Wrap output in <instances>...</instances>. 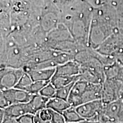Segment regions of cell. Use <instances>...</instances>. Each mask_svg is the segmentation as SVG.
<instances>
[{
	"instance_id": "5",
	"label": "cell",
	"mask_w": 123,
	"mask_h": 123,
	"mask_svg": "<svg viewBox=\"0 0 123 123\" xmlns=\"http://www.w3.org/2000/svg\"><path fill=\"white\" fill-rule=\"evenodd\" d=\"M1 92L6 99L9 106L14 104L26 103L33 96L30 92L16 88L1 91Z\"/></svg>"
},
{
	"instance_id": "6",
	"label": "cell",
	"mask_w": 123,
	"mask_h": 123,
	"mask_svg": "<svg viewBox=\"0 0 123 123\" xmlns=\"http://www.w3.org/2000/svg\"><path fill=\"white\" fill-rule=\"evenodd\" d=\"M88 83L82 80L75 81L72 88L71 91L67 101L71 107H77L81 105L82 96L85 92Z\"/></svg>"
},
{
	"instance_id": "20",
	"label": "cell",
	"mask_w": 123,
	"mask_h": 123,
	"mask_svg": "<svg viewBox=\"0 0 123 123\" xmlns=\"http://www.w3.org/2000/svg\"><path fill=\"white\" fill-rule=\"evenodd\" d=\"M74 83L75 82L72 83L68 84V85L57 89L55 97H57V98H59L60 99L67 101Z\"/></svg>"
},
{
	"instance_id": "29",
	"label": "cell",
	"mask_w": 123,
	"mask_h": 123,
	"mask_svg": "<svg viewBox=\"0 0 123 123\" xmlns=\"http://www.w3.org/2000/svg\"><path fill=\"white\" fill-rule=\"evenodd\" d=\"M101 123H116V122H115L114 121L111 120H110V119H107Z\"/></svg>"
},
{
	"instance_id": "15",
	"label": "cell",
	"mask_w": 123,
	"mask_h": 123,
	"mask_svg": "<svg viewBox=\"0 0 123 123\" xmlns=\"http://www.w3.org/2000/svg\"><path fill=\"white\" fill-rule=\"evenodd\" d=\"M80 76H61V75H54L51 80L50 83L56 89H59L62 87H64L72 83L79 80Z\"/></svg>"
},
{
	"instance_id": "31",
	"label": "cell",
	"mask_w": 123,
	"mask_h": 123,
	"mask_svg": "<svg viewBox=\"0 0 123 123\" xmlns=\"http://www.w3.org/2000/svg\"><path fill=\"white\" fill-rule=\"evenodd\" d=\"M14 2H20V1H22V0H13Z\"/></svg>"
},
{
	"instance_id": "8",
	"label": "cell",
	"mask_w": 123,
	"mask_h": 123,
	"mask_svg": "<svg viewBox=\"0 0 123 123\" xmlns=\"http://www.w3.org/2000/svg\"><path fill=\"white\" fill-rule=\"evenodd\" d=\"M41 27L45 33L49 32L57 27L59 24V16L57 13L47 11L40 18Z\"/></svg>"
},
{
	"instance_id": "24",
	"label": "cell",
	"mask_w": 123,
	"mask_h": 123,
	"mask_svg": "<svg viewBox=\"0 0 123 123\" xmlns=\"http://www.w3.org/2000/svg\"><path fill=\"white\" fill-rule=\"evenodd\" d=\"M18 123H35L34 115L27 113L18 118Z\"/></svg>"
},
{
	"instance_id": "23",
	"label": "cell",
	"mask_w": 123,
	"mask_h": 123,
	"mask_svg": "<svg viewBox=\"0 0 123 123\" xmlns=\"http://www.w3.org/2000/svg\"><path fill=\"white\" fill-rule=\"evenodd\" d=\"M0 4L1 12L11 15L14 5V2L13 0H0Z\"/></svg>"
},
{
	"instance_id": "21",
	"label": "cell",
	"mask_w": 123,
	"mask_h": 123,
	"mask_svg": "<svg viewBox=\"0 0 123 123\" xmlns=\"http://www.w3.org/2000/svg\"><path fill=\"white\" fill-rule=\"evenodd\" d=\"M50 81H33V83L31 84L27 92H30L33 95L38 94L39 92L44 88Z\"/></svg>"
},
{
	"instance_id": "16",
	"label": "cell",
	"mask_w": 123,
	"mask_h": 123,
	"mask_svg": "<svg viewBox=\"0 0 123 123\" xmlns=\"http://www.w3.org/2000/svg\"><path fill=\"white\" fill-rule=\"evenodd\" d=\"M70 107L68 101L57 97L50 98L47 104V108L61 113Z\"/></svg>"
},
{
	"instance_id": "18",
	"label": "cell",
	"mask_w": 123,
	"mask_h": 123,
	"mask_svg": "<svg viewBox=\"0 0 123 123\" xmlns=\"http://www.w3.org/2000/svg\"><path fill=\"white\" fill-rule=\"evenodd\" d=\"M35 123H52V111L48 108L42 109L34 114Z\"/></svg>"
},
{
	"instance_id": "2",
	"label": "cell",
	"mask_w": 123,
	"mask_h": 123,
	"mask_svg": "<svg viewBox=\"0 0 123 123\" xmlns=\"http://www.w3.org/2000/svg\"><path fill=\"white\" fill-rule=\"evenodd\" d=\"M24 73L22 68L1 67L0 70V91L14 88Z\"/></svg>"
},
{
	"instance_id": "27",
	"label": "cell",
	"mask_w": 123,
	"mask_h": 123,
	"mask_svg": "<svg viewBox=\"0 0 123 123\" xmlns=\"http://www.w3.org/2000/svg\"><path fill=\"white\" fill-rule=\"evenodd\" d=\"M1 123H18V122L16 119L4 116V119H3Z\"/></svg>"
},
{
	"instance_id": "10",
	"label": "cell",
	"mask_w": 123,
	"mask_h": 123,
	"mask_svg": "<svg viewBox=\"0 0 123 123\" xmlns=\"http://www.w3.org/2000/svg\"><path fill=\"white\" fill-rule=\"evenodd\" d=\"M103 84L88 83L87 89L82 96L83 104L92 101L101 100Z\"/></svg>"
},
{
	"instance_id": "25",
	"label": "cell",
	"mask_w": 123,
	"mask_h": 123,
	"mask_svg": "<svg viewBox=\"0 0 123 123\" xmlns=\"http://www.w3.org/2000/svg\"><path fill=\"white\" fill-rule=\"evenodd\" d=\"M52 123H66L62 113L52 110Z\"/></svg>"
},
{
	"instance_id": "22",
	"label": "cell",
	"mask_w": 123,
	"mask_h": 123,
	"mask_svg": "<svg viewBox=\"0 0 123 123\" xmlns=\"http://www.w3.org/2000/svg\"><path fill=\"white\" fill-rule=\"evenodd\" d=\"M56 90L57 89L50 82L39 92V93L43 96L50 99L55 96Z\"/></svg>"
},
{
	"instance_id": "14",
	"label": "cell",
	"mask_w": 123,
	"mask_h": 123,
	"mask_svg": "<svg viewBox=\"0 0 123 123\" xmlns=\"http://www.w3.org/2000/svg\"><path fill=\"white\" fill-rule=\"evenodd\" d=\"M1 37L6 38L13 32L11 15L1 12Z\"/></svg>"
},
{
	"instance_id": "11",
	"label": "cell",
	"mask_w": 123,
	"mask_h": 123,
	"mask_svg": "<svg viewBox=\"0 0 123 123\" xmlns=\"http://www.w3.org/2000/svg\"><path fill=\"white\" fill-rule=\"evenodd\" d=\"M123 103L120 100L104 104L103 113L106 117L116 122L120 113Z\"/></svg>"
},
{
	"instance_id": "12",
	"label": "cell",
	"mask_w": 123,
	"mask_h": 123,
	"mask_svg": "<svg viewBox=\"0 0 123 123\" xmlns=\"http://www.w3.org/2000/svg\"><path fill=\"white\" fill-rule=\"evenodd\" d=\"M56 67L50 68L38 69L26 72L30 75L33 81H50L55 75ZM26 73V72H25Z\"/></svg>"
},
{
	"instance_id": "30",
	"label": "cell",
	"mask_w": 123,
	"mask_h": 123,
	"mask_svg": "<svg viewBox=\"0 0 123 123\" xmlns=\"http://www.w3.org/2000/svg\"><path fill=\"white\" fill-rule=\"evenodd\" d=\"M119 31H120V33H121L123 35V25H121L120 26H119Z\"/></svg>"
},
{
	"instance_id": "19",
	"label": "cell",
	"mask_w": 123,
	"mask_h": 123,
	"mask_svg": "<svg viewBox=\"0 0 123 123\" xmlns=\"http://www.w3.org/2000/svg\"><path fill=\"white\" fill-rule=\"evenodd\" d=\"M33 80H32L29 74L25 72V73L23 74L22 77L20 78L19 80L18 81V83L17 84L14 88L26 91L27 92V90L30 87L31 84L33 83Z\"/></svg>"
},
{
	"instance_id": "7",
	"label": "cell",
	"mask_w": 123,
	"mask_h": 123,
	"mask_svg": "<svg viewBox=\"0 0 123 123\" xmlns=\"http://www.w3.org/2000/svg\"><path fill=\"white\" fill-rule=\"evenodd\" d=\"M80 64L74 60H71L65 63L58 66L56 67L55 75L66 76H76L80 75Z\"/></svg>"
},
{
	"instance_id": "9",
	"label": "cell",
	"mask_w": 123,
	"mask_h": 123,
	"mask_svg": "<svg viewBox=\"0 0 123 123\" xmlns=\"http://www.w3.org/2000/svg\"><path fill=\"white\" fill-rule=\"evenodd\" d=\"M2 110H4V116L16 119L27 113L32 114L28 103L12 104Z\"/></svg>"
},
{
	"instance_id": "1",
	"label": "cell",
	"mask_w": 123,
	"mask_h": 123,
	"mask_svg": "<svg viewBox=\"0 0 123 123\" xmlns=\"http://www.w3.org/2000/svg\"><path fill=\"white\" fill-rule=\"evenodd\" d=\"M80 79L90 83L103 84L106 78L104 67L96 56V51L93 57L80 64Z\"/></svg>"
},
{
	"instance_id": "13",
	"label": "cell",
	"mask_w": 123,
	"mask_h": 123,
	"mask_svg": "<svg viewBox=\"0 0 123 123\" xmlns=\"http://www.w3.org/2000/svg\"><path fill=\"white\" fill-rule=\"evenodd\" d=\"M49 99V98L43 96L39 93L33 95L31 99L28 102L32 114L34 115L39 111L47 108Z\"/></svg>"
},
{
	"instance_id": "17",
	"label": "cell",
	"mask_w": 123,
	"mask_h": 123,
	"mask_svg": "<svg viewBox=\"0 0 123 123\" xmlns=\"http://www.w3.org/2000/svg\"><path fill=\"white\" fill-rule=\"evenodd\" d=\"M66 123H80L85 120L77 112L76 107H69L62 112Z\"/></svg>"
},
{
	"instance_id": "3",
	"label": "cell",
	"mask_w": 123,
	"mask_h": 123,
	"mask_svg": "<svg viewBox=\"0 0 123 123\" xmlns=\"http://www.w3.org/2000/svg\"><path fill=\"white\" fill-rule=\"evenodd\" d=\"M104 105L101 100H98L85 103L76 107V109L85 120L98 122L99 116L103 111Z\"/></svg>"
},
{
	"instance_id": "28",
	"label": "cell",
	"mask_w": 123,
	"mask_h": 123,
	"mask_svg": "<svg viewBox=\"0 0 123 123\" xmlns=\"http://www.w3.org/2000/svg\"><path fill=\"white\" fill-rule=\"evenodd\" d=\"M119 100L123 103V86L122 88H121V90L120 92V95Z\"/></svg>"
},
{
	"instance_id": "26",
	"label": "cell",
	"mask_w": 123,
	"mask_h": 123,
	"mask_svg": "<svg viewBox=\"0 0 123 123\" xmlns=\"http://www.w3.org/2000/svg\"><path fill=\"white\" fill-rule=\"evenodd\" d=\"M78 0H55V4L60 10H62Z\"/></svg>"
},
{
	"instance_id": "4",
	"label": "cell",
	"mask_w": 123,
	"mask_h": 123,
	"mask_svg": "<svg viewBox=\"0 0 123 123\" xmlns=\"http://www.w3.org/2000/svg\"><path fill=\"white\" fill-rule=\"evenodd\" d=\"M123 86L120 81L112 79H105L103 84L101 100L104 104L119 100L120 92Z\"/></svg>"
}]
</instances>
